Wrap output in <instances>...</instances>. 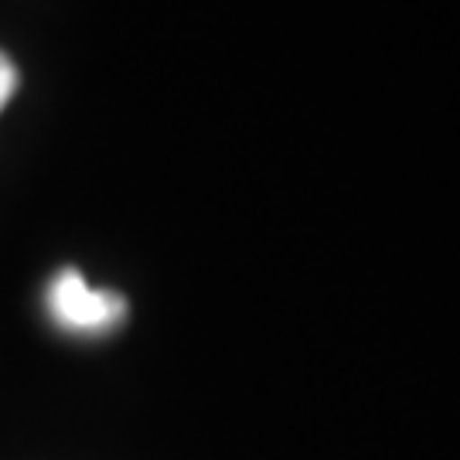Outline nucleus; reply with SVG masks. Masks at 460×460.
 Instances as JSON below:
<instances>
[{"instance_id": "nucleus-2", "label": "nucleus", "mask_w": 460, "mask_h": 460, "mask_svg": "<svg viewBox=\"0 0 460 460\" xmlns=\"http://www.w3.org/2000/svg\"><path fill=\"white\" fill-rule=\"evenodd\" d=\"M14 89H17V68H14V62L0 51V110L7 106V99L14 96Z\"/></svg>"}, {"instance_id": "nucleus-1", "label": "nucleus", "mask_w": 460, "mask_h": 460, "mask_svg": "<svg viewBox=\"0 0 460 460\" xmlns=\"http://www.w3.org/2000/svg\"><path fill=\"white\" fill-rule=\"evenodd\" d=\"M49 311L55 324L75 334H106L123 324L127 300L116 290H96L79 270H62L49 287Z\"/></svg>"}]
</instances>
